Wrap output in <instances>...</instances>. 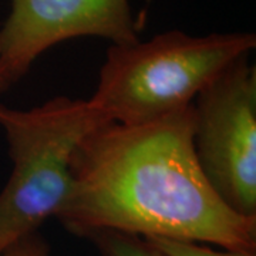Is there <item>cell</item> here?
Segmentation results:
<instances>
[{
  "label": "cell",
  "instance_id": "obj_7",
  "mask_svg": "<svg viewBox=\"0 0 256 256\" xmlns=\"http://www.w3.org/2000/svg\"><path fill=\"white\" fill-rule=\"evenodd\" d=\"M146 240L162 256H256L249 250H216L204 244L170 238H146Z\"/></svg>",
  "mask_w": 256,
  "mask_h": 256
},
{
  "label": "cell",
  "instance_id": "obj_1",
  "mask_svg": "<svg viewBox=\"0 0 256 256\" xmlns=\"http://www.w3.org/2000/svg\"><path fill=\"white\" fill-rule=\"evenodd\" d=\"M77 235L116 230L256 252V218L232 210L202 172L194 108L141 126L107 122L77 144L56 216Z\"/></svg>",
  "mask_w": 256,
  "mask_h": 256
},
{
  "label": "cell",
  "instance_id": "obj_5",
  "mask_svg": "<svg viewBox=\"0 0 256 256\" xmlns=\"http://www.w3.org/2000/svg\"><path fill=\"white\" fill-rule=\"evenodd\" d=\"M0 24V76L18 82L37 57L64 40L101 37L116 46L140 42L130 0H9Z\"/></svg>",
  "mask_w": 256,
  "mask_h": 256
},
{
  "label": "cell",
  "instance_id": "obj_4",
  "mask_svg": "<svg viewBox=\"0 0 256 256\" xmlns=\"http://www.w3.org/2000/svg\"><path fill=\"white\" fill-rule=\"evenodd\" d=\"M192 108L202 172L230 210L256 218V72L249 56L212 80Z\"/></svg>",
  "mask_w": 256,
  "mask_h": 256
},
{
  "label": "cell",
  "instance_id": "obj_3",
  "mask_svg": "<svg viewBox=\"0 0 256 256\" xmlns=\"http://www.w3.org/2000/svg\"><path fill=\"white\" fill-rule=\"evenodd\" d=\"M107 122L88 100L54 97L30 110L0 102V127L13 162L0 192V256L60 214L72 190L76 146Z\"/></svg>",
  "mask_w": 256,
  "mask_h": 256
},
{
  "label": "cell",
  "instance_id": "obj_9",
  "mask_svg": "<svg viewBox=\"0 0 256 256\" xmlns=\"http://www.w3.org/2000/svg\"><path fill=\"white\" fill-rule=\"evenodd\" d=\"M9 87H10L9 82H6V80H4V78H3V77L0 76V94H2L3 92H6V90H8Z\"/></svg>",
  "mask_w": 256,
  "mask_h": 256
},
{
  "label": "cell",
  "instance_id": "obj_6",
  "mask_svg": "<svg viewBox=\"0 0 256 256\" xmlns=\"http://www.w3.org/2000/svg\"><path fill=\"white\" fill-rule=\"evenodd\" d=\"M86 238L92 239L101 256H162L144 238L116 230H97Z\"/></svg>",
  "mask_w": 256,
  "mask_h": 256
},
{
  "label": "cell",
  "instance_id": "obj_8",
  "mask_svg": "<svg viewBox=\"0 0 256 256\" xmlns=\"http://www.w3.org/2000/svg\"><path fill=\"white\" fill-rule=\"evenodd\" d=\"M2 256H50V250L43 236L34 232L13 244Z\"/></svg>",
  "mask_w": 256,
  "mask_h": 256
},
{
  "label": "cell",
  "instance_id": "obj_2",
  "mask_svg": "<svg viewBox=\"0 0 256 256\" xmlns=\"http://www.w3.org/2000/svg\"><path fill=\"white\" fill-rule=\"evenodd\" d=\"M255 46V33L191 36L180 30L112 44L88 101L108 122L148 124L191 107L212 80Z\"/></svg>",
  "mask_w": 256,
  "mask_h": 256
}]
</instances>
